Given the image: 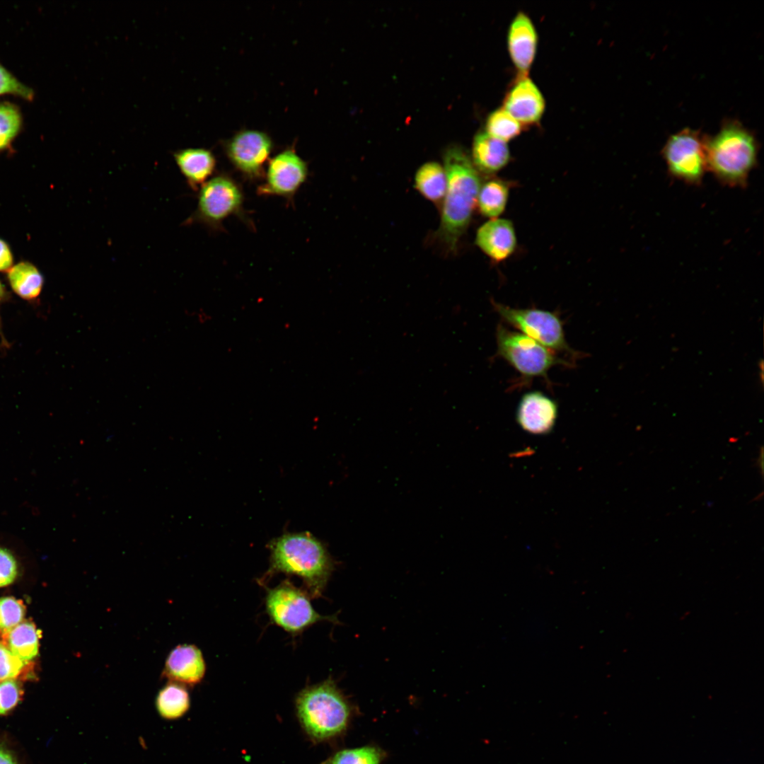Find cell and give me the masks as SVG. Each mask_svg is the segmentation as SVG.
Wrapping results in <instances>:
<instances>
[{
  "label": "cell",
  "mask_w": 764,
  "mask_h": 764,
  "mask_svg": "<svg viewBox=\"0 0 764 764\" xmlns=\"http://www.w3.org/2000/svg\"><path fill=\"white\" fill-rule=\"evenodd\" d=\"M225 153L243 176L253 180L264 173V165L273 149L271 138L259 130L244 129L237 132L225 145Z\"/></svg>",
  "instance_id": "30bf717a"
},
{
  "label": "cell",
  "mask_w": 764,
  "mask_h": 764,
  "mask_svg": "<svg viewBox=\"0 0 764 764\" xmlns=\"http://www.w3.org/2000/svg\"><path fill=\"white\" fill-rule=\"evenodd\" d=\"M524 127L504 108L493 110L486 120V132L503 141L518 137Z\"/></svg>",
  "instance_id": "d4e9b609"
},
{
  "label": "cell",
  "mask_w": 764,
  "mask_h": 764,
  "mask_svg": "<svg viewBox=\"0 0 764 764\" xmlns=\"http://www.w3.org/2000/svg\"><path fill=\"white\" fill-rule=\"evenodd\" d=\"M270 565L267 575L295 574L302 578L308 594L321 596L334 569V562L324 545L307 532L285 533L269 544Z\"/></svg>",
  "instance_id": "3957f363"
},
{
  "label": "cell",
  "mask_w": 764,
  "mask_h": 764,
  "mask_svg": "<svg viewBox=\"0 0 764 764\" xmlns=\"http://www.w3.org/2000/svg\"><path fill=\"white\" fill-rule=\"evenodd\" d=\"M25 613L21 601L13 597L0 598V630L4 635L21 623Z\"/></svg>",
  "instance_id": "4316f807"
},
{
  "label": "cell",
  "mask_w": 764,
  "mask_h": 764,
  "mask_svg": "<svg viewBox=\"0 0 764 764\" xmlns=\"http://www.w3.org/2000/svg\"><path fill=\"white\" fill-rule=\"evenodd\" d=\"M707 170L729 187H745L757 163L758 144L753 133L739 122L726 120L719 132L705 137Z\"/></svg>",
  "instance_id": "277c9868"
},
{
  "label": "cell",
  "mask_w": 764,
  "mask_h": 764,
  "mask_svg": "<svg viewBox=\"0 0 764 764\" xmlns=\"http://www.w3.org/2000/svg\"><path fill=\"white\" fill-rule=\"evenodd\" d=\"M8 279L13 290L26 300L37 297L43 284V279L39 271L28 262H20L11 267Z\"/></svg>",
  "instance_id": "603a6c76"
},
{
  "label": "cell",
  "mask_w": 764,
  "mask_h": 764,
  "mask_svg": "<svg viewBox=\"0 0 764 764\" xmlns=\"http://www.w3.org/2000/svg\"><path fill=\"white\" fill-rule=\"evenodd\" d=\"M21 125L18 109L8 103L0 104V150L6 147L18 134Z\"/></svg>",
  "instance_id": "484cf974"
},
{
  "label": "cell",
  "mask_w": 764,
  "mask_h": 764,
  "mask_svg": "<svg viewBox=\"0 0 764 764\" xmlns=\"http://www.w3.org/2000/svg\"><path fill=\"white\" fill-rule=\"evenodd\" d=\"M4 636L6 646L23 661L31 660L37 654L38 633L32 623H21Z\"/></svg>",
  "instance_id": "7402d4cb"
},
{
  "label": "cell",
  "mask_w": 764,
  "mask_h": 764,
  "mask_svg": "<svg viewBox=\"0 0 764 764\" xmlns=\"http://www.w3.org/2000/svg\"><path fill=\"white\" fill-rule=\"evenodd\" d=\"M4 296H5V291H4V287H3L2 284L0 282V301H1L4 298Z\"/></svg>",
  "instance_id": "836d02e7"
},
{
  "label": "cell",
  "mask_w": 764,
  "mask_h": 764,
  "mask_svg": "<svg viewBox=\"0 0 764 764\" xmlns=\"http://www.w3.org/2000/svg\"><path fill=\"white\" fill-rule=\"evenodd\" d=\"M496 341L497 356L526 378L546 377L553 366L569 365L554 351L502 324L497 328Z\"/></svg>",
  "instance_id": "8992f818"
},
{
  "label": "cell",
  "mask_w": 764,
  "mask_h": 764,
  "mask_svg": "<svg viewBox=\"0 0 764 764\" xmlns=\"http://www.w3.org/2000/svg\"><path fill=\"white\" fill-rule=\"evenodd\" d=\"M23 667V661L0 643V681L16 678Z\"/></svg>",
  "instance_id": "83f0119b"
},
{
  "label": "cell",
  "mask_w": 764,
  "mask_h": 764,
  "mask_svg": "<svg viewBox=\"0 0 764 764\" xmlns=\"http://www.w3.org/2000/svg\"><path fill=\"white\" fill-rule=\"evenodd\" d=\"M296 715L313 744L339 741L356 716V707L332 678L302 689L295 699Z\"/></svg>",
  "instance_id": "6da1fadb"
},
{
  "label": "cell",
  "mask_w": 764,
  "mask_h": 764,
  "mask_svg": "<svg viewBox=\"0 0 764 764\" xmlns=\"http://www.w3.org/2000/svg\"><path fill=\"white\" fill-rule=\"evenodd\" d=\"M494 311L509 325L552 351L577 354L567 342L562 322L555 313L539 308H517L492 301Z\"/></svg>",
  "instance_id": "ba28073f"
},
{
  "label": "cell",
  "mask_w": 764,
  "mask_h": 764,
  "mask_svg": "<svg viewBox=\"0 0 764 764\" xmlns=\"http://www.w3.org/2000/svg\"><path fill=\"white\" fill-rule=\"evenodd\" d=\"M17 564L11 553L0 548V587L11 584L17 576Z\"/></svg>",
  "instance_id": "4dcf8cb0"
},
{
  "label": "cell",
  "mask_w": 764,
  "mask_h": 764,
  "mask_svg": "<svg viewBox=\"0 0 764 764\" xmlns=\"http://www.w3.org/2000/svg\"><path fill=\"white\" fill-rule=\"evenodd\" d=\"M173 155L187 185L194 190H198L215 170L216 158L207 149L186 148Z\"/></svg>",
  "instance_id": "e0dca14e"
},
{
  "label": "cell",
  "mask_w": 764,
  "mask_h": 764,
  "mask_svg": "<svg viewBox=\"0 0 764 764\" xmlns=\"http://www.w3.org/2000/svg\"><path fill=\"white\" fill-rule=\"evenodd\" d=\"M308 175L306 162L293 148L286 149L269 160L265 181L258 187L257 192L291 199L306 182Z\"/></svg>",
  "instance_id": "8fae6325"
},
{
  "label": "cell",
  "mask_w": 764,
  "mask_h": 764,
  "mask_svg": "<svg viewBox=\"0 0 764 764\" xmlns=\"http://www.w3.org/2000/svg\"><path fill=\"white\" fill-rule=\"evenodd\" d=\"M206 665L201 651L192 644H182L168 654L163 676L171 682L194 685L204 678Z\"/></svg>",
  "instance_id": "9a60e30c"
},
{
  "label": "cell",
  "mask_w": 764,
  "mask_h": 764,
  "mask_svg": "<svg viewBox=\"0 0 764 764\" xmlns=\"http://www.w3.org/2000/svg\"><path fill=\"white\" fill-rule=\"evenodd\" d=\"M0 764H16L11 753L0 746Z\"/></svg>",
  "instance_id": "d6a6232c"
},
{
  "label": "cell",
  "mask_w": 764,
  "mask_h": 764,
  "mask_svg": "<svg viewBox=\"0 0 764 764\" xmlns=\"http://www.w3.org/2000/svg\"><path fill=\"white\" fill-rule=\"evenodd\" d=\"M510 59L519 75H528L538 47V33L531 18L519 11L511 21L507 33Z\"/></svg>",
  "instance_id": "5bb4252c"
},
{
  "label": "cell",
  "mask_w": 764,
  "mask_h": 764,
  "mask_svg": "<svg viewBox=\"0 0 764 764\" xmlns=\"http://www.w3.org/2000/svg\"><path fill=\"white\" fill-rule=\"evenodd\" d=\"M12 263V255L7 244L0 239V271L8 270Z\"/></svg>",
  "instance_id": "1f68e13d"
},
{
  "label": "cell",
  "mask_w": 764,
  "mask_h": 764,
  "mask_svg": "<svg viewBox=\"0 0 764 764\" xmlns=\"http://www.w3.org/2000/svg\"><path fill=\"white\" fill-rule=\"evenodd\" d=\"M509 192L508 184L499 179L481 185L476 203L480 214L491 219L497 218L505 209Z\"/></svg>",
  "instance_id": "44dd1931"
},
{
  "label": "cell",
  "mask_w": 764,
  "mask_h": 764,
  "mask_svg": "<svg viewBox=\"0 0 764 764\" xmlns=\"http://www.w3.org/2000/svg\"><path fill=\"white\" fill-rule=\"evenodd\" d=\"M558 417L557 402L541 391L526 392L516 410V420L525 432L534 435L550 433Z\"/></svg>",
  "instance_id": "4fadbf2b"
},
{
  "label": "cell",
  "mask_w": 764,
  "mask_h": 764,
  "mask_svg": "<svg viewBox=\"0 0 764 764\" xmlns=\"http://www.w3.org/2000/svg\"><path fill=\"white\" fill-rule=\"evenodd\" d=\"M502 104V108L524 127L538 124L545 109L541 91L528 75L518 74L506 92Z\"/></svg>",
  "instance_id": "7c38bea8"
},
{
  "label": "cell",
  "mask_w": 764,
  "mask_h": 764,
  "mask_svg": "<svg viewBox=\"0 0 764 764\" xmlns=\"http://www.w3.org/2000/svg\"><path fill=\"white\" fill-rule=\"evenodd\" d=\"M265 606L272 623L291 634L299 633L320 621L338 622L334 615L317 613L308 594L288 580L267 591Z\"/></svg>",
  "instance_id": "52a82bcc"
},
{
  "label": "cell",
  "mask_w": 764,
  "mask_h": 764,
  "mask_svg": "<svg viewBox=\"0 0 764 764\" xmlns=\"http://www.w3.org/2000/svg\"><path fill=\"white\" fill-rule=\"evenodd\" d=\"M20 688L13 680H6L0 683V714L6 713L18 702Z\"/></svg>",
  "instance_id": "f546056e"
},
{
  "label": "cell",
  "mask_w": 764,
  "mask_h": 764,
  "mask_svg": "<svg viewBox=\"0 0 764 764\" xmlns=\"http://www.w3.org/2000/svg\"><path fill=\"white\" fill-rule=\"evenodd\" d=\"M197 208L184 222L189 226L199 224L209 229L221 230L228 217H244L243 193L241 186L230 175L220 173L212 178L199 189Z\"/></svg>",
  "instance_id": "5b68a950"
},
{
  "label": "cell",
  "mask_w": 764,
  "mask_h": 764,
  "mask_svg": "<svg viewBox=\"0 0 764 764\" xmlns=\"http://www.w3.org/2000/svg\"><path fill=\"white\" fill-rule=\"evenodd\" d=\"M387 758L388 753L383 748L370 743L339 749L320 764H382Z\"/></svg>",
  "instance_id": "cb8c5ba5"
},
{
  "label": "cell",
  "mask_w": 764,
  "mask_h": 764,
  "mask_svg": "<svg viewBox=\"0 0 764 764\" xmlns=\"http://www.w3.org/2000/svg\"><path fill=\"white\" fill-rule=\"evenodd\" d=\"M10 93L31 100V89L19 82L12 74L0 65V95Z\"/></svg>",
  "instance_id": "f1b7e54d"
},
{
  "label": "cell",
  "mask_w": 764,
  "mask_h": 764,
  "mask_svg": "<svg viewBox=\"0 0 764 764\" xmlns=\"http://www.w3.org/2000/svg\"><path fill=\"white\" fill-rule=\"evenodd\" d=\"M415 187L426 199L438 203L443 201L446 189V175L443 166L436 161L422 164L414 178Z\"/></svg>",
  "instance_id": "d6986e66"
},
{
  "label": "cell",
  "mask_w": 764,
  "mask_h": 764,
  "mask_svg": "<svg viewBox=\"0 0 764 764\" xmlns=\"http://www.w3.org/2000/svg\"><path fill=\"white\" fill-rule=\"evenodd\" d=\"M475 243L491 260L501 262L507 259L516 246V236L512 223L505 219H492L478 229Z\"/></svg>",
  "instance_id": "2e32d148"
},
{
  "label": "cell",
  "mask_w": 764,
  "mask_h": 764,
  "mask_svg": "<svg viewBox=\"0 0 764 764\" xmlns=\"http://www.w3.org/2000/svg\"><path fill=\"white\" fill-rule=\"evenodd\" d=\"M705 137L699 131L683 129L669 137L662 149L668 171L691 185L701 183L707 170Z\"/></svg>",
  "instance_id": "9c48e42d"
},
{
  "label": "cell",
  "mask_w": 764,
  "mask_h": 764,
  "mask_svg": "<svg viewBox=\"0 0 764 764\" xmlns=\"http://www.w3.org/2000/svg\"><path fill=\"white\" fill-rule=\"evenodd\" d=\"M471 156V161L477 170L485 174L498 172L510 160V151L507 143L485 131L475 136Z\"/></svg>",
  "instance_id": "ac0fdd59"
},
{
  "label": "cell",
  "mask_w": 764,
  "mask_h": 764,
  "mask_svg": "<svg viewBox=\"0 0 764 764\" xmlns=\"http://www.w3.org/2000/svg\"><path fill=\"white\" fill-rule=\"evenodd\" d=\"M446 189L443 199L439 236L451 250L466 231L481 186L479 172L471 158L458 146L444 154Z\"/></svg>",
  "instance_id": "7a4b0ae2"
},
{
  "label": "cell",
  "mask_w": 764,
  "mask_h": 764,
  "mask_svg": "<svg viewBox=\"0 0 764 764\" xmlns=\"http://www.w3.org/2000/svg\"><path fill=\"white\" fill-rule=\"evenodd\" d=\"M190 695L185 685L170 681L159 692L156 706L164 719H175L183 717L190 707Z\"/></svg>",
  "instance_id": "ffe728a7"
}]
</instances>
